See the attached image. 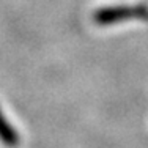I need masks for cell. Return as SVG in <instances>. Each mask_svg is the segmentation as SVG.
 <instances>
[{
	"instance_id": "1",
	"label": "cell",
	"mask_w": 148,
	"mask_h": 148,
	"mask_svg": "<svg viewBox=\"0 0 148 148\" xmlns=\"http://www.w3.org/2000/svg\"><path fill=\"white\" fill-rule=\"evenodd\" d=\"M147 16V11L143 8H126V6H118V8H103L95 14L98 24H114L121 22L126 19H134V17H143Z\"/></svg>"
},
{
	"instance_id": "2",
	"label": "cell",
	"mask_w": 148,
	"mask_h": 148,
	"mask_svg": "<svg viewBox=\"0 0 148 148\" xmlns=\"http://www.w3.org/2000/svg\"><path fill=\"white\" fill-rule=\"evenodd\" d=\"M0 140L3 142V145L11 147V148L17 147V143H19V136L13 129V126L5 120L2 112H0Z\"/></svg>"
}]
</instances>
